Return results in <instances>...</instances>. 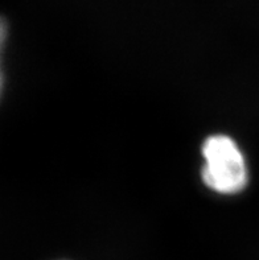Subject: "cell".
<instances>
[{"label": "cell", "instance_id": "2", "mask_svg": "<svg viewBox=\"0 0 259 260\" xmlns=\"http://www.w3.org/2000/svg\"><path fill=\"white\" fill-rule=\"evenodd\" d=\"M7 23L3 17H0V92H2V87H3V73H2V54H3L4 45H6L7 40Z\"/></svg>", "mask_w": 259, "mask_h": 260}, {"label": "cell", "instance_id": "1", "mask_svg": "<svg viewBox=\"0 0 259 260\" xmlns=\"http://www.w3.org/2000/svg\"><path fill=\"white\" fill-rule=\"evenodd\" d=\"M203 153L205 157L203 178L210 189L233 194L246 186L245 158L233 139L225 135L210 136L204 143Z\"/></svg>", "mask_w": 259, "mask_h": 260}]
</instances>
